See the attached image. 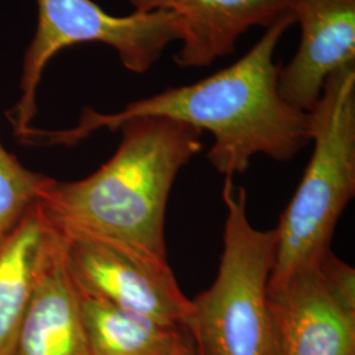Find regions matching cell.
Returning a JSON list of instances; mask_svg holds the SVG:
<instances>
[{"label": "cell", "instance_id": "6", "mask_svg": "<svg viewBox=\"0 0 355 355\" xmlns=\"http://www.w3.org/2000/svg\"><path fill=\"white\" fill-rule=\"evenodd\" d=\"M277 355H355V270L331 252L268 287Z\"/></svg>", "mask_w": 355, "mask_h": 355}, {"label": "cell", "instance_id": "5", "mask_svg": "<svg viewBox=\"0 0 355 355\" xmlns=\"http://www.w3.org/2000/svg\"><path fill=\"white\" fill-rule=\"evenodd\" d=\"M37 29L23 64L21 99L11 111L16 135L23 140L33 130L31 121L42 73L60 51L79 44H104L114 48L127 70L144 74L183 36L182 21L174 12L112 16L92 0H37Z\"/></svg>", "mask_w": 355, "mask_h": 355}, {"label": "cell", "instance_id": "7", "mask_svg": "<svg viewBox=\"0 0 355 355\" xmlns=\"http://www.w3.org/2000/svg\"><path fill=\"white\" fill-rule=\"evenodd\" d=\"M67 265L82 295L135 316L189 328L192 304L173 270H159L103 242L66 237Z\"/></svg>", "mask_w": 355, "mask_h": 355}, {"label": "cell", "instance_id": "12", "mask_svg": "<svg viewBox=\"0 0 355 355\" xmlns=\"http://www.w3.org/2000/svg\"><path fill=\"white\" fill-rule=\"evenodd\" d=\"M49 221L38 202L0 242V355H10L31 302Z\"/></svg>", "mask_w": 355, "mask_h": 355}, {"label": "cell", "instance_id": "1", "mask_svg": "<svg viewBox=\"0 0 355 355\" xmlns=\"http://www.w3.org/2000/svg\"><path fill=\"white\" fill-rule=\"evenodd\" d=\"M293 24V13L283 15L240 60L202 80L129 103L117 114L86 108L76 128L51 133V144L73 145L98 129L114 130L128 119L155 116L211 133L207 158L225 179L245 173L255 155L290 161L312 136L311 114L286 102L278 86L275 51Z\"/></svg>", "mask_w": 355, "mask_h": 355}, {"label": "cell", "instance_id": "8", "mask_svg": "<svg viewBox=\"0 0 355 355\" xmlns=\"http://www.w3.org/2000/svg\"><path fill=\"white\" fill-rule=\"evenodd\" d=\"M10 355H91L82 295L67 265V240L51 221L33 293Z\"/></svg>", "mask_w": 355, "mask_h": 355}, {"label": "cell", "instance_id": "2", "mask_svg": "<svg viewBox=\"0 0 355 355\" xmlns=\"http://www.w3.org/2000/svg\"><path fill=\"white\" fill-rule=\"evenodd\" d=\"M114 130L121 141L104 165L76 182L51 178L38 203L66 237L103 242L149 266L171 270L166 207L178 174L202 150L203 132L155 116L128 119Z\"/></svg>", "mask_w": 355, "mask_h": 355}, {"label": "cell", "instance_id": "10", "mask_svg": "<svg viewBox=\"0 0 355 355\" xmlns=\"http://www.w3.org/2000/svg\"><path fill=\"white\" fill-rule=\"evenodd\" d=\"M135 12H174L183 26L179 67H208L236 51L252 28H268L286 13L291 0H128Z\"/></svg>", "mask_w": 355, "mask_h": 355}, {"label": "cell", "instance_id": "11", "mask_svg": "<svg viewBox=\"0 0 355 355\" xmlns=\"http://www.w3.org/2000/svg\"><path fill=\"white\" fill-rule=\"evenodd\" d=\"M82 311L91 355H200L187 327L135 316L85 295Z\"/></svg>", "mask_w": 355, "mask_h": 355}, {"label": "cell", "instance_id": "13", "mask_svg": "<svg viewBox=\"0 0 355 355\" xmlns=\"http://www.w3.org/2000/svg\"><path fill=\"white\" fill-rule=\"evenodd\" d=\"M51 178L35 173L0 141V242L38 202Z\"/></svg>", "mask_w": 355, "mask_h": 355}, {"label": "cell", "instance_id": "3", "mask_svg": "<svg viewBox=\"0 0 355 355\" xmlns=\"http://www.w3.org/2000/svg\"><path fill=\"white\" fill-rule=\"evenodd\" d=\"M313 150L280 216L268 287L313 266L330 250L338 220L355 193V64L327 79L309 111Z\"/></svg>", "mask_w": 355, "mask_h": 355}, {"label": "cell", "instance_id": "4", "mask_svg": "<svg viewBox=\"0 0 355 355\" xmlns=\"http://www.w3.org/2000/svg\"><path fill=\"white\" fill-rule=\"evenodd\" d=\"M224 246L215 282L191 299L189 329L200 355H277L268 305L277 230L254 228L248 195L225 179Z\"/></svg>", "mask_w": 355, "mask_h": 355}, {"label": "cell", "instance_id": "9", "mask_svg": "<svg viewBox=\"0 0 355 355\" xmlns=\"http://www.w3.org/2000/svg\"><path fill=\"white\" fill-rule=\"evenodd\" d=\"M291 11L302 37L278 86L286 102L309 112L327 79L355 64V0H291Z\"/></svg>", "mask_w": 355, "mask_h": 355}]
</instances>
